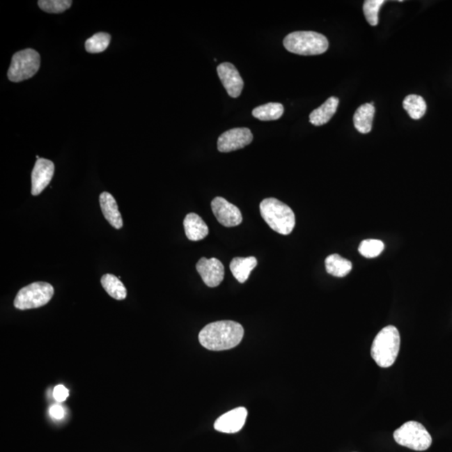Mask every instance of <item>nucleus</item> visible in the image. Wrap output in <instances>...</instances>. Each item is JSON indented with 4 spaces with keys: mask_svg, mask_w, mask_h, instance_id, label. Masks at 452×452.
<instances>
[{
    "mask_svg": "<svg viewBox=\"0 0 452 452\" xmlns=\"http://www.w3.org/2000/svg\"><path fill=\"white\" fill-rule=\"evenodd\" d=\"M186 236L192 242L205 239L209 234V228L200 215L190 213L186 215L184 221Z\"/></svg>",
    "mask_w": 452,
    "mask_h": 452,
    "instance_id": "obj_15",
    "label": "nucleus"
},
{
    "mask_svg": "<svg viewBox=\"0 0 452 452\" xmlns=\"http://www.w3.org/2000/svg\"><path fill=\"white\" fill-rule=\"evenodd\" d=\"M49 414H51L53 418L56 419V420H61L65 416V410L61 405H53L51 410H49Z\"/></svg>",
    "mask_w": 452,
    "mask_h": 452,
    "instance_id": "obj_28",
    "label": "nucleus"
},
{
    "mask_svg": "<svg viewBox=\"0 0 452 452\" xmlns=\"http://www.w3.org/2000/svg\"><path fill=\"white\" fill-rule=\"evenodd\" d=\"M375 109L373 103H366L355 111L354 123L357 130L361 134H368L372 130Z\"/></svg>",
    "mask_w": 452,
    "mask_h": 452,
    "instance_id": "obj_18",
    "label": "nucleus"
},
{
    "mask_svg": "<svg viewBox=\"0 0 452 452\" xmlns=\"http://www.w3.org/2000/svg\"><path fill=\"white\" fill-rule=\"evenodd\" d=\"M403 107L410 117L414 120L421 119L426 114L427 109L424 99L417 95H409L406 97Z\"/></svg>",
    "mask_w": 452,
    "mask_h": 452,
    "instance_id": "obj_22",
    "label": "nucleus"
},
{
    "mask_svg": "<svg viewBox=\"0 0 452 452\" xmlns=\"http://www.w3.org/2000/svg\"><path fill=\"white\" fill-rule=\"evenodd\" d=\"M385 3L384 0H367L364 3V13L368 24L376 26L379 23V12L381 6Z\"/></svg>",
    "mask_w": 452,
    "mask_h": 452,
    "instance_id": "obj_26",
    "label": "nucleus"
},
{
    "mask_svg": "<svg viewBox=\"0 0 452 452\" xmlns=\"http://www.w3.org/2000/svg\"><path fill=\"white\" fill-rule=\"evenodd\" d=\"M284 47L301 56L321 55L329 49L326 37L314 31H297L285 37Z\"/></svg>",
    "mask_w": 452,
    "mask_h": 452,
    "instance_id": "obj_4",
    "label": "nucleus"
},
{
    "mask_svg": "<svg viewBox=\"0 0 452 452\" xmlns=\"http://www.w3.org/2000/svg\"><path fill=\"white\" fill-rule=\"evenodd\" d=\"M217 73L229 96L238 98L242 92L244 81L235 66L229 62H224L218 65Z\"/></svg>",
    "mask_w": 452,
    "mask_h": 452,
    "instance_id": "obj_12",
    "label": "nucleus"
},
{
    "mask_svg": "<svg viewBox=\"0 0 452 452\" xmlns=\"http://www.w3.org/2000/svg\"><path fill=\"white\" fill-rule=\"evenodd\" d=\"M257 265L254 256L235 257L230 264V269L235 279L240 283H246L251 272Z\"/></svg>",
    "mask_w": 452,
    "mask_h": 452,
    "instance_id": "obj_17",
    "label": "nucleus"
},
{
    "mask_svg": "<svg viewBox=\"0 0 452 452\" xmlns=\"http://www.w3.org/2000/svg\"><path fill=\"white\" fill-rule=\"evenodd\" d=\"M325 267L329 274L336 277L346 276L351 272V261L338 254L330 255L325 260Z\"/></svg>",
    "mask_w": 452,
    "mask_h": 452,
    "instance_id": "obj_19",
    "label": "nucleus"
},
{
    "mask_svg": "<svg viewBox=\"0 0 452 452\" xmlns=\"http://www.w3.org/2000/svg\"><path fill=\"white\" fill-rule=\"evenodd\" d=\"M284 107L281 103L270 102L267 104L256 107L252 115L261 121H273L279 119L283 115Z\"/></svg>",
    "mask_w": 452,
    "mask_h": 452,
    "instance_id": "obj_21",
    "label": "nucleus"
},
{
    "mask_svg": "<svg viewBox=\"0 0 452 452\" xmlns=\"http://www.w3.org/2000/svg\"><path fill=\"white\" fill-rule=\"evenodd\" d=\"M260 210L265 223L281 235L291 234L296 225L295 215L290 207L275 198H265Z\"/></svg>",
    "mask_w": 452,
    "mask_h": 452,
    "instance_id": "obj_2",
    "label": "nucleus"
},
{
    "mask_svg": "<svg viewBox=\"0 0 452 452\" xmlns=\"http://www.w3.org/2000/svg\"><path fill=\"white\" fill-rule=\"evenodd\" d=\"M338 98L332 97L323 103L318 109H315L309 116V121L314 126H322L329 123L338 109Z\"/></svg>",
    "mask_w": 452,
    "mask_h": 452,
    "instance_id": "obj_16",
    "label": "nucleus"
},
{
    "mask_svg": "<svg viewBox=\"0 0 452 452\" xmlns=\"http://www.w3.org/2000/svg\"><path fill=\"white\" fill-rule=\"evenodd\" d=\"M53 295L52 286L44 281H39L20 290L14 304L15 308L20 310L38 309L47 305L52 300Z\"/></svg>",
    "mask_w": 452,
    "mask_h": 452,
    "instance_id": "obj_7",
    "label": "nucleus"
},
{
    "mask_svg": "<svg viewBox=\"0 0 452 452\" xmlns=\"http://www.w3.org/2000/svg\"><path fill=\"white\" fill-rule=\"evenodd\" d=\"M40 66V54L33 49H23L16 52L12 57L8 78L12 82L28 80L38 72Z\"/></svg>",
    "mask_w": 452,
    "mask_h": 452,
    "instance_id": "obj_6",
    "label": "nucleus"
},
{
    "mask_svg": "<svg viewBox=\"0 0 452 452\" xmlns=\"http://www.w3.org/2000/svg\"><path fill=\"white\" fill-rule=\"evenodd\" d=\"M111 37L105 32H99L89 39L85 43L86 51L89 53L96 54L105 52L109 47Z\"/></svg>",
    "mask_w": 452,
    "mask_h": 452,
    "instance_id": "obj_23",
    "label": "nucleus"
},
{
    "mask_svg": "<svg viewBox=\"0 0 452 452\" xmlns=\"http://www.w3.org/2000/svg\"><path fill=\"white\" fill-rule=\"evenodd\" d=\"M215 217L219 223L226 227H235L242 222V215L240 210L234 205L228 202L222 197L215 198L211 202Z\"/></svg>",
    "mask_w": 452,
    "mask_h": 452,
    "instance_id": "obj_9",
    "label": "nucleus"
},
{
    "mask_svg": "<svg viewBox=\"0 0 452 452\" xmlns=\"http://www.w3.org/2000/svg\"><path fill=\"white\" fill-rule=\"evenodd\" d=\"M100 205L102 214L110 225L115 229H121L123 226V218L114 197L109 192H102L100 194Z\"/></svg>",
    "mask_w": 452,
    "mask_h": 452,
    "instance_id": "obj_14",
    "label": "nucleus"
},
{
    "mask_svg": "<svg viewBox=\"0 0 452 452\" xmlns=\"http://www.w3.org/2000/svg\"><path fill=\"white\" fill-rule=\"evenodd\" d=\"M393 439L399 445L417 451L429 449L432 438L426 427L416 421H408L393 432Z\"/></svg>",
    "mask_w": 452,
    "mask_h": 452,
    "instance_id": "obj_5",
    "label": "nucleus"
},
{
    "mask_svg": "<svg viewBox=\"0 0 452 452\" xmlns=\"http://www.w3.org/2000/svg\"><path fill=\"white\" fill-rule=\"evenodd\" d=\"M196 269L203 281L209 288L218 287L225 276V268L221 261L217 258L207 259L202 257L196 264Z\"/></svg>",
    "mask_w": 452,
    "mask_h": 452,
    "instance_id": "obj_10",
    "label": "nucleus"
},
{
    "mask_svg": "<svg viewBox=\"0 0 452 452\" xmlns=\"http://www.w3.org/2000/svg\"><path fill=\"white\" fill-rule=\"evenodd\" d=\"M55 172V164L51 160L40 159L36 161L31 174V194L39 196L47 187Z\"/></svg>",
    "mask_w": 452,
    "mask_h": 452,
    "instance_id": "obj_11",
    "label": "nucleus"
},
{
    "mask_svg": "<svg viewBox=\"0 0 452 452\" xmlns=\"http://www.w3.org/2000/svg\"><path fill=\"white\" fill-rule=\"evenodd\" d=\"M102 288L109 295L116 300H123L127 297V289L118 277L113 274H106L102 277Z\"/></svg>",
    "mask_w": 452,
    "mask_h": 452,
    "instance_id": "obj_20",
    "label": "nucleus"
},
{
    "mask_svg": "<svg viewBox=\"0 0 452 452\" xmlns=\"http://www.w3.org/2000/svg\"><path fill=\"white\" fill-rule=\"evenodd\" d=\"M247 414V410L244 407L232 410L217 419L215 422V429L222 433H237L246 424Z\"/></svg>",
    "mask_w": 452,
    "mask_h": 452,
    "instance_id": "obj_13",
    "label": "nucleus"
},
{
    "mask_svg": "<svg viewBox=\"0 0 452 452\" xmlns=\"http://www.w3.org/2000/svg\"><path fill=\"white\" fill-rule=\"evenodd\" d=\"M400 347V336L395 326H387L377 334L371 347V356L381 368L395 364Z\"/></svg>",
    "mask_w": 452,
    "mask_h": 452,
    "instance_id": "obj_3",
    "label": "nucleus"
},
{
    "mask_svg": "<svg viewBox=\"0 0 452 452\" xmlns=\"http://www.w3.org/2000/svg\"><path fill=\"white\" fill-rule=\"evenodd\" d=\"M253 135L249 128L237 127L228 130L219 137L217 148L221 153H230L242 149L250 144Z\"/></svg>",
    "mask_w": 452,
    "mask_h": 452,
    "instance_id": "obj_8",
    "label": "nucleus"
},
{
    "mask_svg": "<svg viewBox=\"0 0 452 452\" xmlns=\"http://www.w3.org/2000/svg\"><path fill=\"white\" fill-rule=\"evenodd\" d=\"M243 336L244 329L240 323L218 321L206 325L198 334V340L207 350L223 351L239 345Z\"/></svg>",
    "mask_w": 452,
    "mask_h": 452,
    "instance_id": "obj_1",
    "label": "nucleus"
},
{
    "mask_svg": "<svg viewBox=\"0 0 452 452\" xmlns=\"http://www.w3.org/2000/svg\"><path fill=\"white\" fill-rule=\"evenodd\" d=\"M38 6L47 13L61 14L72 6V1H70V0H40Z\"/></svg>",
    "mask_w": 452,
    "mask_h": 452,
    "instance_id": "obj_25",
    "label": "nucleus"
},
{
    "mask_svg": "<svg viewBox=\"0 0 452 452\" xmlns=\"http://www.w3.org/2000/svg\"><path fill=\"white\" fill-rule=\"evenodd\" d=\"M384 244L381 240L370 239L361 242L359 251L361 255L366 258H375L384 251Z\"/></svg>",
    "mask_w": 452,
    "mask_h": 452,
    "instance_id": "obj_24",
    "label": "nucleus"
},
{
    "mask_svg": "<svg viewBox=\"0 0 452 452\" xmlns=\"http://www.w3.org/2000/svg\"><path fill=\"white\" fill-rule=\"evenodd\" d=\"M53 396L57 401L63 402L68 399V397L69 396V391L64 387V385H57V387L54 389Z\"/></svg>",
    "mask_w": 452,
    "mask_h": 452,
    "instance_id": "obj_27",
    "label": "nucleus"
}]
</instances>
